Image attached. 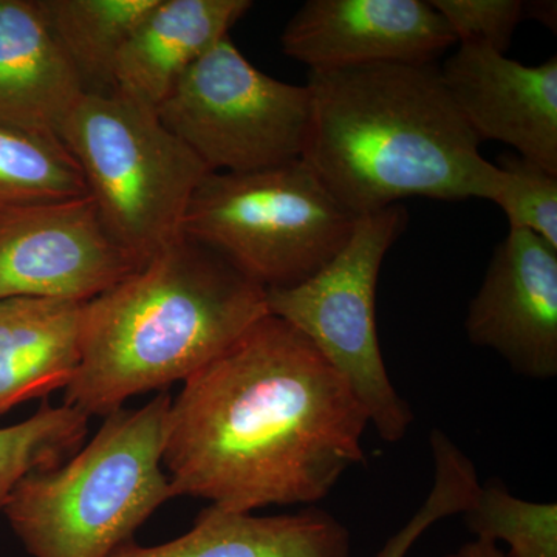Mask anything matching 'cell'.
Returning a JSON list of instances; mask_svg holds the SVG:
<instances>
[{
  "label": "cell",
  "mask_w": 557,
  "mask_h": 557,
  "mask_svg": "<svg viewBox=\"0 0 557 557\" xmlns=\"http://www.w3.org/2000/svg\"><path fill=\"white\" fill-rule=\"evenodd\" d=\"M86 94L113 90L121 50L157 0H38Z\"/></svg>",
  "instance_id": "cell-17"
},
{
  "label": "cell",
  "mask_w": 557,
  "mask_h": 557,
  "mask_svg": "<svg viewBox=\"0 0 557 557\" xmlns=\"http://www.w3.org/2000/svg\"><path fill=\"white\" fill-rule=\"evenodd\" d=\"M445 557H507V555H504L493 542L480 541L478 539V541L469 542L458 552Z\"/></svg>",
  "instance_id": "cell-24"
},
{
  "label": "cell",
  "mask_w": 557,
  "mask_h": 557,
  "mask_svg": "<svg viewBox=\"0 0 557 557\" xmlns=\"http://www.w3.org/2000/svg\"><path fill=\"white\" fill-rule=\"evenodd\" d=\"M480 541L507 542V557H557V505L512 496L502 483L480 485L463 512Z\"/></svg>",
  "instance_id": "cell-20"
},
{
  "label": "cell",
  "mask_w": 557,
  "mask_h": 557,
  "mask_svg": "<svg viewBox=\"0 0 557 557\" xmlns=\"http://www.w3.org/2000/svg\"><path fill=\"white\" fill-rule=\"evenodd\" d=\"M90 196L0 214V300L90 302L143 265Z\"/></svg>",
  "instance_id": "cell-9"
},
{
  "label": "cell",
  "mask_w": 557,
  "mask_h": 557,
  "mask_svg": "<svg viewBox=\"0 0 557 557\" xmlns=\"http://www.w3.org/2000/svg\"><path fill=\"white\" fill-rule=\"evenodd\" d=\"M86 413L72 406H42L28 420L0 429V515L14 486L30 472L60 467L89 431Z\"/></svg>",
  "instance_id": "cell-19"
},
{
  "label": "cell",
  "mask_w": 557,
  "mask_h": 557,
  "mask_svg": "<svg viewBox=\"0 0 557 557\" xmlns=\"http://www.w3.org/2000/svg\"><path fill=\"white\" fill-rule=\"evenodd\" d=\"M84 94L38 0H0V124L60 138Z\"/></svg>",
  "instance_id": "cell-14"
},
{
  "label": "cell",
  "mask_w": 557,
  "mask_h": 557,
  "mask_svg": "<svg viewBox=\"0 0 557 557\" xmlns=\"http://www.w3.org/2000/svg\"><path fill=\"white\" fill-rule=\"evenodd\" d=\"M252 9L249 0H157L121 50L113 90L153 110Z\"/></svg>",
  "instance_id": "cell-13"
},
{
  "label": "cell",
  "mask_w": 557,
  "mask_h": 557,
  "mask_svg": "<svg viewBox=\"0 0 557 557\" xmlns=\"http://www.w3.org/2000/svg\"><path fill=\"white\" fill-rule=\"evenodd\" d=\"M267 314L262 285L182 233L86 304L83 358L64 405L106 418L137 395L185 383Z\"/></svg>",
  "instance_id": "cell-3"
},
{
  "label": "cell",
  "mask_w": 557,
  "mask_h": 557,
  "mask_svg": "<svg viewBox=\"0 0 557 557\" xmlns=\"http://www.w3.org/2000/svg\"><path fill=\"white\" fill-rule=\"evenodd\" d=\"M369 417L302 333L267 314L183 383L168 416L172 496L252 512L317 504L364 463Z\"/></svg>",
  "instance_id": "cell-1"
},
{
  "label": "cell",
  "mask_w": 557,
  "mask_h": 557,
  "mask_svg": "<svg viewBox=\"0 0 557 557\" xmlns=\"http://www.w3.org/2000/svg\"><path fill=\"white\" fill-rule=\"evenodd\" d=\"M351 215L302 159L251 172H209L182 231L265 289L302 284L354 233Z\"/></svg>",
  "instance_id": "cell-6"
},
{
  "label": "cell",
  "mask_w": 557,
  "mask_h": 557,
  "mask_svg": "<svg viewBox=\"0 0 557 557\" xmlns=\"http://www.w3.org/2000/svg\"><path fill=\"white\" fill-rule=\"evenodd\" d=\"M474 346L493 348L533 380L557 375V248L536 234L509 230L494 249L465 321Z\"/></svg>",
  "instance_id": "cell-10"
},
{
  "label": "cell",
  "mask_w": 557,
  "mask_h": 557,
  "mask_svg": "<svg viewBox=\"0 0 557 557\" xmlns=\"http://www.w3.org/2000/svg\"><path fill=\"white\" fill-rule=\"evenodd\" d=\"M89 196L60 138L0 124V214Z\"/></svg>",
  "instance_id": "cell-18"
},
{
  "label": "cell",
  "mask_w": 557,
  "mask_h": 557,
  "mask_svg": "<svg viewBox=\"0 0 557 557\" xmlns=\"http://www.w3.org/2000/svg\"><path fill=\"white\" fill-rule=\"evenodd\" d=\"M498 182L491 201L509 228L530 231L557 248V175L520 156L498 159Z\"/></svg>",
  "instance_id": "cell-22"
},
{
  "label": "cell",
  "mask_w": 557,
  "mask_h": 557,
  "mask_svg": "<svg viewBox=\"0 0 557 557\" xmlns=\"http://www.w3.org/2000/svg\"><path fill=\"white\" fill-rule=\"evenodd\" d=\"M450 98L480 141L494 139L557 175V58L525 65L460 44L442 69Z\"/></svg>",
  "instance_id": "cell-12"
},
{
  "label": "cell",
  "mask_w": 557,
  "mask_h": 557,
  "mask_svg": "<svg viewBox=\"0 0 557 557\" xmlns=\"http://www.w3.org/2000/svg\"><path fill=\"white\" fill-rule=\"evenodd\" d=\"M60 138L102 222L132 255L148 262L183 233L186 209L209 171L157 110L115 90L84 94Z\"/></svg>",
  "instance_id": "cell-5"
},
{
  "label": "cell",
  "mask_w": 557,
  "mask_h": 557,
  "mask_svg": "<svg viewBox=\"0 0 557 557\" xmlns=\"http://www.w3.org/2000/svg\"><path fill=\"white\" fill-rule=\"evenodd\" d=\"M108 557H350V533L321 508L258 518L211 505L182 537L157 547L132 539Z\"/></svg>",
  "instance_id": "cell-16"
},
{
  "label": "cell",
  "mask_w": 557,
  "mask_h": 557,
  "mask_svg": "<svg viewBox=\"0 0 557 557\" xmlns=\"http://www.w3.org/2000/svg\"><path fill=\"white\" fill-rule=\"evenodd\" d=\"M302 159L355 218L410 197L491 200L497 164L457 109L435 64L310 72Z\"/></svg>",
  "instance_id": "cell-2"
},
{
  "label": "cell",
  "mask_w": 557,
  "mask_h": 557,
  "mask_svg": "<svg viewBox=\"0 0 557 557\" xmlns=\"http://www.w3.org/2000/svg\"><path fill=\"white\" fill-rule=\"evenodd\" d=\"M434 456V486L424 504L395 536H392L376 557H406L424 531L449 516L461 515L478 494V469L456 443L435 429L431 438Z\"/></svg>",
  "instance_id": "cell-21"
},
{
  "label": "cell",
  "mask_w": 557,
  "mask_h": 557,
  "mask_svg": "<svg viewBox=\"0 0 557 557\" xmlns=\"http://www.w3.org/2000/svg\"><path fill=\"white\" fill-rule=\"evenodd\" d=\"M282 50L310 72L434 64L456 36L426 0H309L285 25Z\"/></svg>",
  "instance_id": "cell-11"
},
{
  "label": "cell",
  "mask_w": 557,
  "mask_h": 557,
  "mask_svg": "<svg viewBox=\"0 0 557 557\" xmlns=\"http://www.w3.org/2000/svg\"><path fill=\"white\" fill-rule=\"evenodd\" d=\"M530 13L533 20L544 22L547 27L556 30V3L555 2H525V16Z\"/></svg>",
  "instance_id": "cell-25"
},
{
  "label": "cell",
  "mask_w": 557,
  "mask_h": 557,
  "mask_svg": "<svg viewBox=\"0 0 557 557\" xmlns=\"http://www.w3.org/2000/svg\"><path fill=\"white\" fill-rule=\"evenodd\" d=\"M460 44H479L507 53L525 17L520 0H429Z\"/></svg>",
  "instance_id": "cell-23"
},
{
  "label": "cell",
  "mask_w": 557,
  "mask_h": 557,
  "mask_svg": "<svg viewBox=\"0 0 557 557\" xmlns=\"http://www.w3.org/2000/svg\"><path fill=\"white\" fill-rule=\"evenodd\" d=\"M86 304L0 300V416L72 383L83 358Z\"/></svg>",
  "instance_id": "cell-15"
},
{
  "label": "cell",
  "mask_w": 557,
  "mask_h": 557,
  "mask_svg": "<svg viewBox=\"0 0 557 557\" xmlns=\"http://www.w3.org/2000/svg\"><path fill=\"white\" fill-rule=\"evenodd\" d=\"M171 403L163 391L115 410L67 463L14 486L2 512L33 557H108L174 497L163 471Z\"/></svg>",
  "instance_id": "cell-4"
},
{
  "label": "cell",
  "mask_w": 557,
  "mask_h": 557,
  "mask_svg": "<svg viewBox=\"0 0 557 557\" xmlns=\"http://www.w3.org/2000/svg\"><path fill=\"white\" fill-rule=\"evenodd\" d=\"M157 115L209 172L267 170L302 157L310 91L260 72L228 36L183 75Z\"/></svg>",
  "instance_id": "cell-8"
},
{
  "label": "cell",
  "mask_w": 557,
  "mask_h": 557,
  "mask_svg": "<svg viewBox=\"0 0 557 557\" xmlns=\"http://www.w3.org/2000/svg\"><path fill=\"white\" fill-rule=\"evenodd\" d=\"M406 225L401 205L362 215L344 248L314 276L267 289L269 313L302 333L338 370L387 443L405 438L416 420L388 379L375 313L381 263Z\"/></svg>",
  "instance_id": "cell-7"
}]
</instances>
